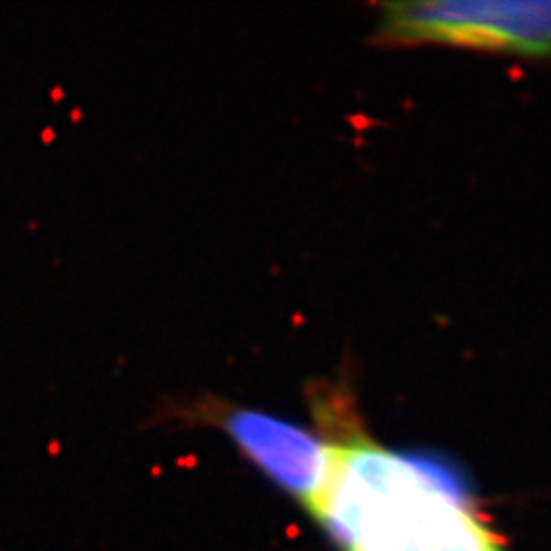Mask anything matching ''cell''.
<instances>
[{"label":"cell","mask_w":551,"mask_h":551,"mask_svg":"<svg viewBox=\"0 0 551 551\" xmlns=\"http://www.w3.org/2000/svg\"><path fill=\"white\" fill-rule=\"evenodd\" d=\"M376 41L386 47L445 45L523 57H549L551 3L455 0L382 5Z\"/></svg>","instance_id":"7a4b0ae2"},{"label":"cell","mask_w":551,"mask_h":551,"mask_svg":"<svg viewBox=\"0 0 551 551\" xmlns=\"http://www.w3.org/2000/svg\"><path fill=\"white\" fill-rule=\"evenodd\" d=\"M237 449L276 486L311 508L323 490L331 451L319 435L286 419L243 406L208 408Z\"/></svg>","instance_id":"3957f363"},{"label":"cell","mask_w":551,"mask_h":551,"mask_svg":"<svg viewBox=\"0 0 551 551\" xmlns=\"http://www.w3.org/2000/svg\"><path fill=\"white\" fill-rule=\"evenodd\" d=\"M311 398L331 462L309 510L343 551H504L447 468L368 435L345 388Z\"/></svg>","instance_id":"6da1fadb"}]
</instances>
